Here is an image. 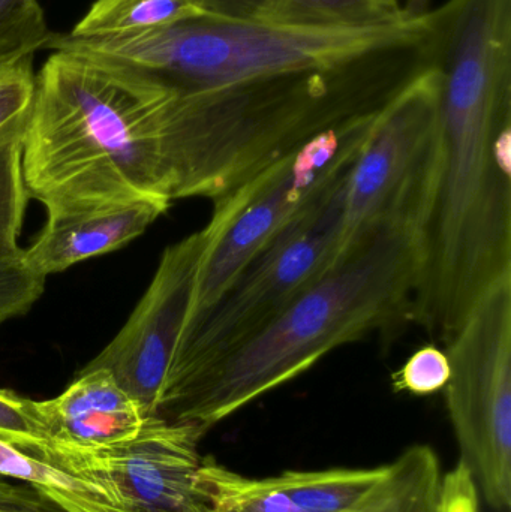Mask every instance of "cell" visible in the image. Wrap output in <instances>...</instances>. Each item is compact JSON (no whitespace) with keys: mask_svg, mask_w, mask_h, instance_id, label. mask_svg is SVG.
<instances>
[{"mask_svg":"<svg viewBox=\"0 0 511 512\" xmlns=\"http://www.w3.org/2000/svg\"><path fill=\"white\" fill-rule=\"evenodd\" d=\"M441 168L408 319L444 345L511 271V75L483 57L441 74Z\"/></svg>","mask_w":511,"mask_h":512,"instance_id":"cell-1","label":"cell"},{"mask_svg":"<svg viewBox=\"0 0 511 512\" xmlns=\"http://www.w3.org/2000/svg\"><path fill=\"white\" fill-rule=\"evenodd\" d=\"M426 231L386 224L365 234L266 327L165 391L155 417L207 432L311 370L339 346L408 318Z\"/></svg>","mask_w":511,"mask_h":512,"instance_id":"cell-2","label":"cell"},{"mask_svg":"<svg viewBox=\"0 0 511 512\" xmlns=\"http://www.w3.org/2000/svg\"><path fill=\"white\" fill-rule=\"evenodd\" d=\"M173 92L143 75L54 50L36 74L23 138L30 198L45 209L173 201L167 131Z\"/></svg>","mask_w":511,"mask_h":512,"instance_id":"cell-3","label":"cell"},{"mask_svg":"<svg viewBox=\"0 0 511 512\" xmlns=\"http://www.w3.org/2000/svg\"><path fill=\"white\" fill-rule=\"evenodd\" d=\"M434 11L377 26H294L203 17L110 38L53 33L66 50L143 75L179 95L258 78L329 71L428 38Z\"/></svg>","mask_w":511,"mask_h":512,"instance_id":"cell-4","label":"cell"},{"mask_svg":"<svg viewBox=\"0 0 511 512\" xmlns=\"http://www.w3.org/2000/svg\"><path fill=\"white\" fill-rule=\"evenodd\" d=\"M353 164L330 177L306 201L212 306L189 319L161 394L251 339L332 268Z\"/></svg>","mask_w":511,"mask_h":512,"instance_id":"cell-5","label":"cell"},{"mask_svg":"<svg viewBox=\"0 0 511 512\" xmlns=\"http://www.w3.org/2000/svg\"><path fill=\"white\" fill-rule=\"evenodd\" d=\"M440 104L441 75L432 65L375 113L348 176L335 262L381 225L428 231L440 180Z\"/></svg>","mask_w":511,"mask_h":512,"instance_id":"cell-6","label":"cell"},{"mask_svg":"<svg viewBox=\"0 0 511 512\" xmlns=\"http://www.w3.org/2000/svg\"><path fill=\"white\" fill-rule=\"evenodd\" d=\"M374 113L318 132L215 203L191 316L212 306L246 264L338 171L353 164ZM189 322V321H188Z\"/></svg>","mask_w":511,"mask_h":512,"instance_id":"cell-7","label":"cell"},{"mask_svg":"<svg viewBox=\"0 0 511 512\" xmlns=\"http://www.w3.org/2000/svg\"><path fill=\"white\" fill-rule=\"evenodd\" d=\"M447 409L462 462L495 511L511 505V271L477 298L447 343Z\"/></svg>","mask_w":511,"mask_h":512,"instance_id":"cell-8","label":"cell"},{"mask_svg":"<svg viewBox=\"0 0 511 512\" xmlns=\"http://www.w3.org/2000/svg\"><path fill=\"white\" fill-rule=\"evenodd\" d=\"M206 432L192 424L147 417L131 441L105 448H75L48 441L45 451L92 481L117 512H177L204 508L198 490Z\"/></svg>","mask_w":511,"mask_h":512,"instance_id":"cell-9","label":"cell"},{"mask_svg":"<svg viewBox=\"0 0 511 512\" xmlns=\"http://www.w3.org/2000/svg\"><path fill=\"white\" fill-rule=\"evenodd\" d=\"M207 228L168 246L146 294L117 336L84 369H105L155 415L171 361L188 324L201 265L209 248Z\"/></svg>","mask_w":511,"mask_h":512,"instance_id":"cell-10","label":"cell"},{"mask_svg":"<svg viewBox=\"0 0 511 512\" xmlns=\"http://www.w3.org/2000/svg\"><path fill=\"white\" fill-rule=\"evenodd\" d=\"M170 204L143 198L47 210L41 234L23 251L24 261L47 277L86 259L110 254L141 236Z\"/></svg>","mask_w":511,"mask_h":512,"instance_id":"cell-11","label":"cell"},{"mask_svg":"<svg viewBox=\"0 0 511 512\" xmlns=\"http://www.w3.org/2000/svg\"><path fill=\"white\" fill-rule=\"evenodd\" d=\"M47 441L66 447L105 448L131 441L147 414L105 369H83L60 396L35 402Z\"/></svg>","mask_w":511,"mask_h":512,"instance_id":"cell-12","label":"cell"},{"mask_svg":"<svg viewBox=\"0 0 511 512\" xmlns=\"http://www.w3.org/2000/svg\"><path fill=\"white\" fill-rule=\"evenodd\" d=\"M44 442L17 448L0 441V477L35 487L68 512H117L92 481L54 460Z\"/></svg>","mask_w":511,"mask_h":512,"instance_id":"cell-13","label":"cell"},{"mask_svg":"<svg viewBox=\"0 0 511 512\" xmlns=\"http://www.w3.org/2000/svg\"><path fill=\"white\" fill-rule=\"evenodd\" d=\"M392 465L371 469L285 471L276 475L291 501L306 512H359L389 478Z\"/></svg>","mask_w":511,"mask_h":512,"instance_id":"cell-14","label":"cell"},{"mask_svg":"<svg viewBox=\"0 0 511 512\" xmlns=\"http://www.w3.org/2000/svg\"><path fill=\"white\" fill-rule=\"evenodd\" d=\"M207 17L204 0H96L66 36L110 38Z\"/></svg>","mask_w":511,"mask_h":512,"instance_id":"cell-15","label":"cell"},{"mask_svg":"<svg viewBox=\"0 0 511 512\" xmlns=\"http://www.w3.org/2000/svg\"><path fill=\"white\" fill-rule=\"evenodd\" d=\"M392 471L359 512H437L441 463L428 445H413L392 463Z\"/></svg>","mask_w":511,"mask_h":512,"instance_id":"cell-16","label":"cell"},{"mask_svg":"<svg viewBox=\"0 0 511 512\" xmlns=\"http://www.w3.org/2000/svg\"><path fill=\"white\" fill-rule=\"evenodd\" d=\"M197 483L204 512H306L291 501L276 477H245L212 459H203Z\"/></svg>","mask_w":511,"mask_h":512,"instance_id":"cell-17","label":"cell"},{"mask_svg":"<svg viewBox=\"0 0 511 512\" xmlns=\"http://www.w3.org/2000/svg\"><path fill=\"white\" fill-rule=\"evenodd\" d=\"M399 0H279L270 23L294 26H377L404 20Z\"/></svg>","mask_w":511,"mask_h":512,"instance_id":"cell-18","label":"cell"},{"mask_svg":"<svg viewBox=\"0 0 511 512\" xmlns=\"http://www.w3.org/2000/svg\"><path fill=\"white\" fill-rule=\"evenodd\" d=\"M35 54L0 62V149L23 141L35 96Z\"/></svg>","mask_w":511,"mask_h":512,"instance_id":"cell-19","label":"cell"},{"mask_svg":"<svg viewBox=\"0 0 511 512\" xmlns=\"http://www.w3.org/2000/svg\"><path fill=\"white\" fill-rule=\"evenodd\" d=\"M23 174V141L0 149V259L20 255L18 246L29 201Z\"/></svg>","mask_w":511,"mask_h":512,"instance_id":"cell-20","label":"cell"},{"mask_svg":"<svg viewBox=\"0 0 511 512\" xmlns=\"http://www.w3.org/2000/svg\"><path fill=\"white\" fill-rule=\"evenodd\" d=\"M51 35L39 0H0V62L47 48Z\"/></svg>","mask_w":511,"mask_h":512,"instance_id":"cell-21","label":"cell"},{"mask_svg":"<svg viewBox=\"0 0 511 512\" xmlns=\"http://www.w3.org/2000/svg\"><path fill=\"white\" fill-rule=\"evenodd\" d=\"M450 373L452 369L446 351L429 343L417 349L404 366L393 373L392 387L396 393L431 396L446 388Z\"/></svg>","mask_w":511,"mask_h":512,"instance_id":"cell-22","label":"cell"},{"mask_svg":"<svg viewBox=\"0 0 511 512\" xmlns=\"http://www.w3.org/2000/svg\"><path fill=\"white\" fill-rule=\"evenodd\" d=\"M45 279L26 264L23 252L0 259V324L29 312L44 292Z\"/></svg>","mask_w":511,"mask_h":512,"instance_id":"cell-23","label":"cell"},{"mask_svg":"<svg viewBox=\"0 0 511 512\" xmlns=\"http://www.w3.org/2000/svg\"><path fill=\"white\" fill-rule=\"evenodd\" d=\"M0 441L17 448L47 441L35 411V400L0 390Z\"/></svg>","mask_w":511,"mask_h":512,"instance_id":"cell-24","label":"cell"},{"mask_svg":"<svg viewBox=\"0 0 511 512\" xmlns=\"http://www.w3.org/2000/svg\"><path fill=\"white\" fill-rule=\"evenodd\" d=\"M437 512H479V489L464 463L444 475Z\"/></svg>","mask_w":511,"mask_h":512,"instance_id":"cell-25","label":"cell"},{"mask_svg":"<svg viewBox=\"0 0 511 512\" xmlns=\"http://www.w3.org/2000/svg\"><path fill=\"white\" fill-rule=\"evenodd\" d=\"M279 0H204L207 17L270 23Z\"/></svg>","mask_w":511,"mask_h":512,"instance_id":"cell-26","label":"cell"},{"mask_svg":"<svg viewBox=\"0 0 511 512\" xmlns=\"http://www.w3.org/2000/svg\"><path fill=\"white\" fill-rule=\"evenodd\" d=\"M0 512H68L29 484H14L0 477Z\"/></svg>","mask_w":511,"mask_h":512,"instance_id":"cell-27","label":"cell"},{"mask_svg":"<svg viewBox=\"0 0 511 512\" xmlns=\"http://www.w3.org/2000/svg\"><path fill=\"white\" fill-rule=\"evenodd\" d=\"M431 3L432 0H405L402 11L410 18L423 17L431 11Z\"/></svg>","mask_w":511,"mask_h":512,"instance_id":"cell-28","label":"cell"},{"mask_svg":"<svg viewBox=\"0 0 511 512\" xmlns=\"http://www.w3.org/2000/svg\"><path fill=\"white\" fill-rule=\"evenodd\" d=\"M177 512H204V508H201V510L177 511Z\"/></svg>","mask_w":511,"mask_h":512,"instance_id":"cell-29","label":"cell"}]
</instances>
